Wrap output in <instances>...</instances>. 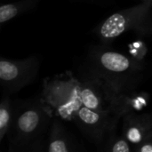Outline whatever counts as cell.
Here are the masks:
<instances>
[{
  "label": "cell",
  "instance_id": "obj_1",
  "mask_svg": "<svg viewBox=\"0 0 152 152\" xmlns=\"http://www.w3.org/2000/svg\"><path fill=\"white\" fill-rule=\"evenodd\" d=\"M52 119L40 97L23 102L15 110L7 134L9 151H45L46 140H44V135Z\"/></svg>",
  "mask_w": 152,
  "mask_h": 152
},
{
  "label": "cell",
  "instance_id": "obj_2",
  "mask_svg": "<svg viewBox=\"0 0 152 152\" xmlns=\"http://www.w3.org/2000/svg\"><path fill=\"white\" fill-rule=\"evenodd\" d=\"M89 71L120 93L135 91L142 82L144 63L125 53L96 48L90 53Z\"/></svg>",
  "mask_w": 152,
  "mask_h": 152
},
{
  "label": "cell",
  "instance_id": "obj_3",
  "mask_svg": "<svg viewBox=\"0 0 152 152\" xmlns=\"http://www.w3.org/2000/svg\"><path fill=\"white\" fill-rule=\"evenodd\" d=\"M40 99L53 118L74 122L82 107L80 80L71 71L44 79Z\"/></svg>",
  "mask_w": 152,
  "mask_h": 152
},
{
  "label": "cell",
  "instance_id": "obj_4",
  "mask_svg": "<svg viewBox=\"0 0 152 152\" xmlns=\"http://www.w3.org/2000/svg\"><path fill=\"white\" fill-rule=\"evenodd\" d=\"M94 31L105 43L129 31L140 37H150L152 35V5L141 2L118 11L105 19Z\"/></svg>",
  "mask_w": 152,
  "mask_h": 152
},
{
  "label": "cell",
  "instance_id": "obj_5",
  "mask_svg": "<svg viewBox=\"0 0 152 152\" xmlns=\"http://www.w3.org/2000/svg\"><path fill=\"white\" fill-rule=\"evenodd\" d=\"M79 80L81 100L85 107L101 113L124 116L122 103L125 93L118 92L90 71L86 77Z\"/></svg>",
  "mask_w": 152,
  "mask_h": 152
},
{
  "label": "cell",
  "instance_id": "obj_6",
  "mask_svg": "<svg viewBox=\"0 0 152 152\" xmlns=\"http://www.w3.org/2000/svg\"><path fill=\"white\" fill-rule=\"evenodd\" d=\"M39 69V60L30 56L22 60L2 58L0 61V81L4 93L15 94L32 83Z\"/></svg>",
  "mask_w": 152,
  "mask_h": 152
},
{
  "label": "cell",
  "instance_id": "obj_7",
  "mask_svg": "<svg viewBox=\"0 0 152 152\" xmlns=\"http://www.w3.org/2000/svg\"><path fill=\"white\" fill-rule=\"evenodd\" d=\"M122 118L119 114L101 113L82 105L74 122L85 136L98 149H101L107 137L116 131Z\"/></svg>",
  "mask_w": 152,
  "mask_h": 152
},
{
  "label": "cell",
  "instance_id": "obj_8",
  "mask_svg": "<svg viewBox=\"0 0 152 152\" xmlns=\"http://www.w3.org/2000/svg\"><path fill=\"white\" fill-rule=\"evenodd\" d=\"M122 134L136 149L152 136V115L128 113L122 118Z\"/></svg>",
  "mask_w": 152,
  "mask_h": 152
},
{
  "label": "cell",
  "instance_id": "obj_9",
  "mask_svg": "<svg viewBox=\"0 0 152 152\" xmlns=\"http://www.w3.org/2000/svg\"><path fill=\"white\" fill-rule=\"evenodd\" d=\"M77 151V146L62 124V120L53 118L48 136L45 141V151L72 152Z\"/></svg>",
  "mask_w": 152,
  "mask_h": 152
},
{
  "label": "cell",
  "instance_id": "obj_10",
  "mask_svg": "<svg viewBox=\"0 0 152 152\" xmlns=\"http://www.w3.org/2000/svg\"><path fill=\"white\" fill-rule=\"evenodd\" d=\"M41 0H20L4 4L0 7V23L5 22L34 9Z\"/></svg>",
  "mask_w": 152,
  "mask_h": 152
},
{
  "label": "cell",
  "instance_id": "obj_11",
  "mask_svg": "<svg viewBox=\"0 0 152 152\" xmlns=\"http://www.w3.org/2000/svg\"><path fill=\"white\" fill-rule=\"evenodd\" d=\"M15 110L12 107V102L10 94L4 93L2 95L0 102V142H2L4 137L8 134L12 126Z\"/></svg>",
  "mask_w": 152,
  "mask_h": 152
},
{
  "label": "cell",
  "instance_id": "obj_12",
  "mask_svg": "<svg viewBox=\"0 0 152 152\" xmlns=\"http://www.w3.org/2000/svg\"><path fill=\"white\" fill-rule=\"evenodd\" d=\"M149 102L150 95L147 93H137L136 91L125 93L122 103L124 115L142 111L148 106Z\"/></svg>",
  "mask_w": 152,
  "mask_h": 152
},
{
  "label": "cell",
  "instance_id": "obj_13",
  "mask_svg": "<svg viewBox=\"0 0 152 152\" xmlns=\"http://www.w3.org/2000/svg\"><path fill=\"white\" fill-rule=\"evenodd\" d=\"M102 151L110 152H132L135 151V147L128 142L122 134H117L116 131H114L105 140L102 145Z\"/></svg>",
  "mask_w": 152,
  "mask_h": 152
},
{
  "label": "cell",
  "instance_id": "obj_14",
  "mask_svg": "<svg viewBox=\"0 0 152 152\" xmlns=\"http://www.w3.org/2000/svg\"><path fill=\"white\" fill-rule=\"evenodd\" d=\"M147 52L148 48L142 41H135L129 45V55L139 61L143 62Z\"/></svg>",
  "mask_w": 152,
  "mask_h": 152
},
{
  "label": "cell",
  "instance_id": "obj_15",
  "mask_svg": "<svg viewBox=\"0 0 152 152\" xmlns=\"http://www.w3.org/2000/svg\"><path fill=\"white\" fill-rule=\"evenodd\" d=\"M135 151L137 152H152V136L144 143L136 147Z\"/></svg>",
  "mask_w": 152,
  "mask_h": 152
},
{
  "label": "cell",
  "instance_id": "obj_16",
  "mask_svg": "<svg viewBox=\"0 0 152 152\" xmlns=\"http://www.w3.org/2000/svg\"><path fill=\"white\" fill-rule=\"evenodd\" d=\"M139 1H141L142 3H145V4H149L152 5V0H139Z\"/></svg>",
  "mask_w": 152,
  "mask_h": 152
}]
</instances>
